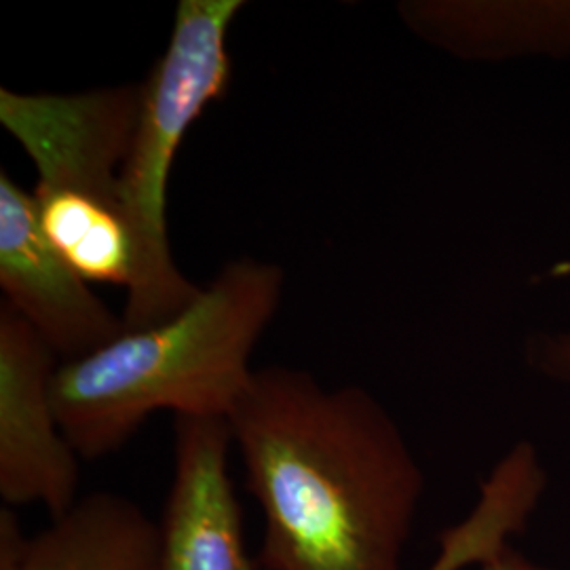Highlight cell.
I'll return each mask as SVG.
<instances>
[{
  "label": "cell",
  "instance_id": "obj_10",
  "mask_svg": "<svg viewBox=\"0 0 570 570\" xmlns=\"http://www.w3.org/2000/svg\"><path fill=\"white\" fill-rule=\"evenodd\" d=\"M548 490V469L532 442H515L480 484L475 505L454 527L442 532L440 550L425 570H465L487 558L529 527Z\"/></svg>",
  "mask_w": 570,
  "mask_h": 570
},
{
  "label": "cell",
  "instance_id": "obj_13",
  "mask_svg": "<svg viewBox=\"0 0 570 570\" xmlns=\"http://www.w3.org/2000/svg\"><path fill=\"white\" fill-rule=\"evenodd\" d=\"M478 570H556L548 569V567H541V564H534L530 562L529 558H524L520 551H515L513 546H505L503 550L492 553L490 558H487L480 567H475Z\"/></svg>",
  "mask_w": 570,
  "mask_h": 570
},
{
  "label": "cell",
  "instance_id": "obj_4",
  "mask_svg": "<svg viewBox=\"0 0 570 570\" xmlns=\"http://www.w3.org/2000/svg\"><path fill=\"white\" fill-rule=\"evenodd\" d=\"M140 96V85L79 94L0 89V122L39 174L32 197L42 230L89 284L127 289L134 277L119 180Z\"/></svg>",
  "mask_w": 570,
  "mask_h": 570
},
{
  "label": "cell",
  "instance_id": "obj_5",
  "mask_svg": "<svg viewBox=\"0 0 570 570\" xmlns=\"http://www.w3.org/2000/svg\"><path fill=\"white\" fill-rule=\"evenodd\" d=\"M58 355L20 313L0 305V497L60 518L81 497V456L53 406Z\"/></svg>",
  "mask_w": 570,
  "mask_h": 570
},
{
  "label": "cell",
  "instance_id": "obj_7",
  "mask_svg": "<svg viewBox=\"0 0 570 570\" xmlns=\"http://www.w3.org/2000/svg\"><path fill=\"white\" fill-rule=\"evenodd\" d=\"M226 419L176 416L174 478L159 522V570H258L228 473Z\"/></svg>",
  "mask_w": 570,
  "mask_h": 570
},
{
  "label": "cell",
  "instance_id": "obj_6",
  "mask_svg": "<svg viewBox=\"0 0 570 570\" xmlns=\"http://www.w3.org/2000/svg\"><path fill=\"white\" fill-rule=\"evenodd\" d=\"M0 287L4 303L35 327L63 362L115 341L117 317L68 265L42 230L32 193L0 169Z\"/></svg>",
  "mask_w": 570,
  "mask_h": 570
},
{
  "label": "cell",
  "instance_id": "obj_1",
  "mask_svg": "<svg viewBox=\"0 0 570 570\" xmlns=\"http://www.w3.org/2000/svg\"><path fill=\"white\" fill-rule=\"evenodd\" d=\"M226 423L265 522L258 570H404L425 473L367 389L263 367Z\"/></svg>",
  "mask_w": 570,
  "mask_h": 570
},
{
  "label": "cell",
  "instance_id": "obj_11",
  "mask_svg": "<svg viewBox=\"0 0 570 570\" xmlns=\"http://www.w3.org/2000/svg\"><path fill=\"white\" fill-rule=\"evenodd\" d=\"M524 366L553 387L570 391V330H534L522 346Z\"/></svg>",
  "mask_w": 570,
  "mask_h": 570
},
{
  "label": "cell",
  "instance_id": "obj_2",
  "mask_svg": "<svg viewBox=\"0 0 570 570\" xmlns=\"http://www.w3.org/2000/svg\"><path fill=\"white\" fill-rule=\"evenodd\" d=\"M284 285V268L275 263L230 261L178 315L157 326L125 327L115 341L61 362L51 391L72 449L87 461L108 456L159 410L228 419L252 381V353Z\"/></svg>",
  "mask_w": 570,
  "mask_h": 570
},
{
  "label": "cell",
  "instance_id": "obj_8",
  "mask_svg": "<svg viewBox=\"0 0 570 570\" xmlns=\"http://www.w3.org/2000/svg\"><path fill=\"white\" fill-rule=\"evenodd\" d=\"M397 16L416 39L469 63L570 60V0H406Z\"/></svg>",
  "mask_w": 570,
  "mask_h": 570
},
{
  "label": "cell",
  "instance_id": "obj_3",
  "mask_svg": "<svg viewBox=\"0 0 570 570\" xmlns=\"http://www.w3.org/2000/svg\"><path fill=\"white\" fill-rule=\"evenodd\" d=\"M244 9V0H180L167 49L140 85V112L119 180L134 244V277L122 311L127 330L161 324L202 292L169 249L167 184L186 131L230 87L226 42Z\"/></svg>",
  "mask_w": 570,
  "mask_h": 570
},
{
  "label": "cell",
  "instance_id": "obj_9",
  "mask_svg": "<svg viewBox=\"0 0 570 570\" xmlns=\"http://www.w3.org/2000/svg\"><path fill=\"white\" fill-rule=\"evenodd\" d=\"M159 522L115 492L81 497L32 534L26 570H159Z\"/></svg>",
  "mask_w": 570,
  "mask_h": 570
},
{
  "label": "cell",
  "instance_id": "obj_12",
  "mask_svg": "<svg viewBox=\"0 0 570 570\" xmlns=\"http://www.w3.org/2000/svg\"><path fill=\"white\" fill-rule=\"evenodd\" d=\"M32 548V534L21 527L16 508L0 510V570H26Z\"/></svg>",
  "mask_w": 570,
  "mask_h": 570
}]
</instances>
